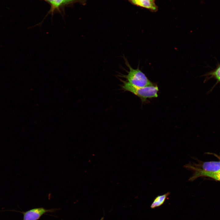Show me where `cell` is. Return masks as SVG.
I'll use <instances>...</instances> for the list:
<instances>
[{
  "label": "cell",
  "instance_id": "6da1fadb",
  "mask_svg": "<svg viewBox=\"0 0 220 220\" xmlns=\"http://www.w3.org/2000/svg\"><path fill=\"white\" fill-rule=\"evenodd\" d=\"M122 82L121 85L122 89L125 91L130 92L138 97L142 103L146 101L148 98H156L158 97L159 88L156 84L144 87L135 86L130 83L121 79Z\"/></svg>",
  "mask_w": 220,
  "mask_h": 220
},
{
  "label": "cell",
  "instance_id": "7a4b0ae2",
  "mask_svg": "<svg viewBox=\"0 0 220 220\" xmlns=\"http://www.w3.org/2000/svg\"><path fill=\"white\" fill-rule=\"evenodd\" d=\"M184 167L193 171V175L189 180L193 181L197 178L202 177L205 174L216 173L220 171V161L200 162L196 164L189 163Z\"/></svg>",
  "mask_w": 220,
  "mask_h": 220
},
{
  "label": "cell",
  "instance_id": "3957f363",
  "mask_svg": "<svg viewBox=\"0 0 220 220\" xmlns=\"http://www.w3.org/2000/svg\"><path fill=\"white\" fill-rule=\"evenodd\" d=\"M125 64L128 67L127 75L121 74L118 76L125 78L127 81L137 87H144L152 85L154 83L151 82L139 68L134 69L131 67L126 58L124 57Z\"/></svg>",
  "mask_w": 220,
  "mask_h": 220
},
{
  "label": "cell",
  "instance_id": "277c9868",
  "mask_svg": "<svg viewBox=\"0 0 220 220\" xmlns=\"http://www.w3.org/2000/svg\"><path fill=\"white\" fill-rule=\"evenodd\" d=\"M58 209L52 208L46 209L42 207L35 208L28 210L26 211H14L20 212L23 214V220H38L44 214L47 212H53L58 210Z\"/></svg>",
  "mask_w": 220,
  "mask_h": 220
},
{
  "label": "cell",
  "instance_id": "5b68a950",
  "mask_svg": "<svg viewBox=\"0 0 220 220\" xmlns=\"http://www.w3.org/2000/svg\"><path fill=\"white\" fill-rule=\"evenodd\" d=\"M132 4L148 9L155 10L156 7L154 2L151 0H129Z\"/></svg>",
  "mask_w": 220,
  "mask_h": 220
},
{
  "label": "cell",
  "instance_id": "8992f818",
  "mask_svg": "<svg viewBox=\"0 0 220 220\" xmlns=\"http://www.w3.org/2000/svg\"><path fill=\"white\" fill-rule=\"evenodd\" d=\"M170 194L169 192L163 194L158 195L154 200L150 206L152 209H154L162 205L166 199Z\"/></svg>",
  "mask_w": 220,
  "mask_h": 220
},
{
  "label": "cell",
  "instance_id": "52a82bcc",
  "mask_svg": "<svg viewBox=\"0 0 220 220\" xmlns=\"http://www.w3.org/2000/svg\"><path fill=\"white\" fill-rule=\"evenodd\" d=\"M48 3L51 6L50 12L53 13L58 9L62 6L68 4V0H43Z\"/></svg>",
  "mask_w": 220,
  "mask_h": 220
},
{
  "label": "cell",
  "instance_id": "ba28073f",
  "mask_svg": "<svg viewBox=\"0 0 220 220\" xmlns=\"http://www.w3.org/2000/svg\"><path fill=\"white\" fill-rule=\"evenodd\" d=\"M203 177L210 178L220 181V171L216 173L205 174Z\"/></svg>",
  "mask_w": 220,
  "mask_h": 220
},
{
  "label": "cell",
  "instance_id": "9c48e42d",
  "mask_svg": "<svg viewBox=\"0 0 220 220\" xmlns=\"http://www.w3.org/2000/svg\"><path fill=\"white\" fill-rule=\"evenodd\" d=\"M212 74L218 81H220V66Z\"/></svg>",
  "mask_w": 220,
  "mask_h": 220
},
{
  "label": "cell",
  "instance_id": "30bf717a",
  "mask_svg": "<svg viewBox=\"0 0 220 220\" xmlns=\"http://www.w3.org/2000/svg\"><path fill=\"white\" fill-rule=\"evenodd\" d=\"M75 0H68V3H71Z\"/></svg>",
  "mask_w": 220,
  "mask_h": 220
},
{
  "label": "cell",
  "instance_id": "8fae6325",
  "mask_svg": "<svg viewBox=\"0 0 220 220\" xmlns=\"http://www.w3.org/2000/svg\"><path fill=\"white\" fill-rule=\"evenodd\" d=\"M104 219V217H103L101 218L100 219V220H103Z\"/></svg>",
  "mask_w": 220,
  "mask_h": 220
},
{
  "label": "cell",
  "instance_id": "7c38bea8",
  "mask_svg": "<svg viewBox=\"0 0 220 220\" xmlns=\"http://www.w3.org/2000/svg\"><path fill=\"white\" fill-rule=\"evenodd\" d=\"M151 0V1H154V0Z\"/></svg>",
  "mask_w": 220,
  "mask_h": 220
}]
</instances>
